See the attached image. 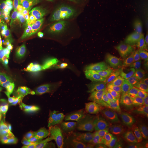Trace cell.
<instances>
[{
  "label": "cell",
  "mask_w": 148,
  "mask_h": 148,
  "mask_svg": "<svg viewBox=\"0 0 148 148\" xmlns=\"http://www.w3.org/2000/svg\"><path fill=\"white\" fill-rule=\"evenodd\" d=\"M87 140L84 131L79 129L71 127L67 128L59 140V144H74Z\"/></svg>",
  "instance_id": "cell-8"
},
{
  "label": "cell",
  "mask_w": 148,
  "mask_h": 148,
  "mask_svg": "<svg viewBox=\"0 0 148 148\" xmlns=\"http://www.w3.org/2000/svg\"><path fill=\"white\" fill-rule=\"evenodd\" d=\"M133 44L121 41L105 48L97 54L95 63L103 67H115L125 63L130 58Z\"/></svg>",
  "instance_id": "cell-2"
},
{
  "label": "cell",
  "mask_w": 148,
  "mask_h": 148,
  "mask_svg": "<svg viewBox=\"0 0 148 148\" xmlns=\"http://www.w3.org/2000/svg\"><path fill=\"white\" fill-rule=\"evenodd\" d=\"M0 148H11L9 146L7 145H0Z\"/></svg>",
  "instance_id": "cell-40"
},
{
  "label": "cell",
  "mask_w": 148,
  "mask_h": 148,
  "mask_svg": "<svg viewBox=\"0 0 148 148\" xmlns=\"http://www.w3.org/2000/svg\"><path fill=\"white\" fill-rule=\"evenodd\" d=\"M116 124V120L111 116H99L92 119L84 131L87 140L99 136L104 131L114 128Z\"/></svg>",
  "instance_id": "cell-6"
},
{
  "label": "cell",
  "mask_w": 148,
  "mask_h": 148,
  "mask_svg": "<svg viewBox=\"0 0 148 148\" xmlns=\"http://www.w3.org/2000/svg\"><path fill=\"white\" fill-rule=\"evenodd\" d=\"M10 110L8 98L5 95L0 99V122L1 123H4V117Z\"/></svg>",
  "instance_id": "cell-16"
},
{
  "label": "cell",
  "mask_w": 148,
  "mask_h": 148,
  "mask_svg": "<svg viewBox=\"0 0 148 148\" xmlns=\"http://www.w3.org/2000/svg\"><path fill=\"white\" fill-rule=\"evenodd\" d=\"M75 71L80 75H84L87 73V68L86 65L82 64H79L75 66Z\"/></svg>",
  "instance_id": "cell-30"
},
{
  "label": "cell",
  "mask_w": 148,
  "mask_h": 148,
  "mask_svg": "<svg viewBox=\"0 0 148 148\" xmlns=\"http://www.w3.org/2000/svg\"><path fill=\"white\" fill-rule=\"evenodd\" d=\"M148 29V19L136 11L125 10L114 16L101 37L103 43L119 42L137 37Z\"/></svg>",
  "instance_id": "cell-1"
},
{
  "label": "cell",
  "mask_w": 148,
  "mask_h": 148,
  "mask_svg": "<svg viewBox=\"0 0 148 148\" xmlns=\"http://www.w3.org/2000/svg\"><path fill=\"white\" fill-rule=\"evenodd\" d=\"M16 118H14L12 120H11V121L5 123V126L7 130L11 134L14 135L15 134V130L16 127Z\"/></svg>",
  "instance_id": "cell-28"
},
{
  "label": "cell",
  "mask_w": 148,
  "mask_h": 148,
  "mask_svg": "<svg viewBox=\"0 0 148 148\" xmlns=\"http://www.w3.org/2000/svg\"><path fill=\"white\" fill-rule=\"evenodd\" d=\"M88 39V36H86L79 39L59 45L54 49L60 50L62 52L68 69L76 63L82 56L87 47Z\"/></svg>",
  "instance_id": "cell-4"
},
{
  "label": "cell",
  "mask_w": 148,
  "mask_h": 148,
  "mask_svg": "<svg viewBox=\"0 0 148 148\" xmlns=\"http://www.w3.org/2000/svg\"><path fill=\"white\" fill-rule=\"evenodd\" d=\"M5 96V85L0 68V99L2 98Z\"/></svg>",
  "instance_id": "cell-32"
},
{
  "label": "cell",
  "mask_w": 148,
  "mask_h": 148,
  "mask_svg": "<svg viewBox=\"0 0 148 148\" xmlns=\"http://www.w3.org/2000/svg\"><path fill=\"white\" fill-rule=\"evenodd\" d=\"M48 32L53 42V46H52V48H53V47L58 44L59 42V31L58 28H55V29H52L48 31Z\"/></svg>",
  "instance_id": "cell-25"
},
{
  "label": "cell",
  "mask_w": 148,
  "mask_h": 148,
  "mask_svg": "<svg viewBox=\"0 0 148 148\" xmlns=\"http://www.w3.org/2000/svg\"><path fill=\"white\" fill-rule=\"evenodd\" d=\"M36 23L34 21H27L23 32V38L20 46L21 52H24L25 48L34 37V32Z\"/></svg>",
  "instance_id": "cell-10"
},
{
  "label": "cell",
  "mask_w": 148,
  "mask_h": 148,
  "mask_svg": "<svg viewBox=\"0 0 148 148\" xmlns=\"http://www.w3.org/2000/svg\"><path fill=\"white\" fill-rule=\"evenodd\" d=\"M136 132L135 127L131 126H126L122 127L121 128L113 134L114 136L120 137H127L132 136Z\"/></svg>",
  "instance_id": "cell-18"
},
{
  "label": "cell",
  "mask_w": 148,
  "mask_h": 148,
  "mask_svg": "<svg viewBox=\"0 0 148 148\" xmlns=\"http://www.w3.org/2000/svg\"><path fill=\"white\" fill-rule=\"evenodd\" d=\"M66 69L64 64L62 63L58 57L52 53V56L49 60L47 66L44 71L42 77L47 79L53 75L62 73Z\"/></svg>",
  "instance_id": "cell-9"
},
{
  "label": "cell",
  "mask_w": 148,
  "mask_h": 148,
  "mask_svg": "<svg viewBox=\"0 0 148 148\" xmlns=\"http://www.w3.org/2000/svg\"><path fill=\"white\" fill-rule=\"evenodd\" d=\"M80 3L79 0H48L43 10L47 17L60 21L65 14Z\"/></svg>",
  "instance_id": "cell-5"
},
{
  "label": "cell",
  "mask_w": 148,
  "mask_h": 148,
  "mask_svg": "<svg viewBox=\"0 0 148 148\" xmlns=\"http://www.w3.org/2000/svg\"><path fill=\"white\" fill-rule=\"evenodd\" d=\"M13 8L11 2L5 1L0 3V18L3 21H6L12 14Z\"/></svg>",
  "instance_id": "cell-13"
},
{
  "label": "cell",
  "mask_w": 148,
  "mask_h": 148,
  "mask_svg": "<svg viewBox=\"0 0 148 148\" xmlns=\"http://www.w3.org/2000/svg\"><path fill=\"white\" fill-rule=\"evenodd\" d=\"M59 40L58 43L56 46H55L54 47H53V48L56 47L57 46H58L59 44L67 42H69L70 41L74 40L69 32L65 30H60V32H59ZM53 48H52V49H53Z\"/></svg>",
  "instance_id": "cell-23"
},
{
  "label": "cell",
  "mask_w": 148,
  "mask_h": 148,
  "mask_svg": "<svg viewBox=\"0 0 148 148\" xmlns=\"http://www.w3.org/2000/svg\"><path fill=\"white\" fill-rule=\"evenodd\" d=\"M48 0H36L38 9H43L45 3Z\"/></svg>",
  "instance_id": "cell-35"
},
{
  "label": "cell",
  "mask_w": 148,
  "mask_h": 148,
  "mask_svg": "<svg viewBox=\"0 0 148 148\" xmlns=\"http://www.w3.org/2000/svg\"><path fill=\"white\" fill-rule=\"evenodd\" d=\"M52 104V97L51 90L49 88H46L32 97V112L36 116H44L50 110Z\"/></svg>",
  "instance_id": "cell-7"
},
{
  "label": "cell",
  "mask_w": 148,
  "mask_h": 148,
  "mask_svg": "<svg viewBox=\"0 0 148 148\" xmlns=\"http://www.w3.org/2000/svg\"><path fill=\"white\" fill-rule=\"evenodd\" d=\"M91 1H93L95 2H100L102 3H107V1L106 0H91Z\"/></svg>",
  "instance_id": "cell-38"
},
{
  "label": "cell",
  "mask_w": 148,
  "mask_h": 148,
  "mask_svg": "<svg viewBox=\"0 0 148 148\" xmlns=\"http://www.w3.org/2000/svg\"><path fill=\"white\" fill-rule=\"evenodd\" d=\"M7 98L10 111L14 114L15 116L18 117V111L21 106V101L16 99L14 96L7 97Z\"/></svg>",
  "instance_id": "cell-17"
},
{
  "label": "cell",
  "mask_w": 148,
  "mask_h": 148,
  "mask_svg": "<svg viewBox=\"0 0 148 148\" xmlns=\"http://www.w3.org/2000/svg\"><path fill=\"white\" fill-rule=\"evenodd\" d=\"M34 38H36L41 47L49 49L52 52L53 42L47 31L44 28H42L36 35H35Z\"/></svg>",
  "instance_id": "cell-12"
},
{
  "label": "cell",
  "mask_w": 148,
  "mask_h": 148,
  "mask_svg": "<svg viewBox=\"0 0 148 148\" xmlns=\"http://www.w3.org/2000/svg\"><path fill=\"white\" fill-rule=\"evenodd\" d=\"M11 63H12V59L9 58L5 60L2 62V69L4 70L5 73H8L10 69L11 68Z\"/></svg>",
  "instance_id": "cell-31"
},
{
  "label": "cell",
  "mask_w": 148,
  "mask_h": 148,
  "mask_svg": "<svg viewBox=\"0 0 148 148\" xmlns=\"http://www.w3.org/2000/svg\"><path fill=\"white\" fill-rule=\"evenodd\" d=\"M6 21L9 24L11 25H21V23L18 21L16 18L12 15Z\"/></svg>",
  "instance_id": "cell-34"
},
{
  "label": "cell",
  "mask_w": 148,
  "mask_h": 148,
  "mask_svg": "<svg viewBox=\"0 0 148 148\" xmlns=\"http://www.w3.org/2000/svg\"><path fill=\"white\" fill-rule=\"evenodd\" d=\"M15 56L14 51L11 46L5 42V44L0 53V62H2L7 59L12 58Z\"/></svg>",
  "instance_id": "cell-14"
},
{
  "label": "cell",
  "mask_w": 148,
  "mask_h": 148,
  "mask_svg": "<svg viewBox=\"0 0 148 148\" xmlns=\"http://www.w3.org/2000/svg\"><path fill=\"white\" fill-rule=\"evenodd\" d=\"M11 5L13 10L16 11L25 10L27 6L23 0H12L11 2Z\"/></svg>",
  "instance_id": "cell-26"
},
{
  "label": "cell",
  "mask_w": 148,
  "mask_h": 148,
  "mask_svg": "<svg viewBox=\"0 0 148 148\" xmlns=\"http://www.w3.org/2000/svg\"><path fill=\"white\" fill-rule=\"evenodd\" d=\"M13 96L16 97V99L22 101L25 98L26 93L25 92L22 88V87H20L14 91L13 93Z\"/></svg>",
  "instance_id": "cell-29"
},
{
  "label": "cell",
  "mask_w": 148,
  "mask_h": 148,
  "mask_svg": "<svg viewBox=\"0 0 148 148\" xmlns=\"http://www.w3.org/2000/svg\"><path fill=\"white\" fill-rule=\"evenodd\" d=\"M21 37V33L19 32V30L11 31L7 36V38L10 40L13 46H16L18 45Z\"/></svg>",
  "instance_id": "cell-21"
},
{
  "label": "cell",
  "mask_w": 148,
  "mask_h": 148,
  "mask_svg": "<svg viewBox=\"0 0 148 148\" xmlns=\"http://www.w3.org/2000/svg\"><path fill=\"white\" fill-rule=\"evenodd\" d=\"M66 130V127L65 126H63L60 127L54 133L53 137H49L48 139V141L53 142V143H58L59 140H60V138L62 136L63 134L65 131Z\"/></svg>",
  "instance_id": "cell-22"
},
{
  "label": "cell",
  "mask_w": 148,
  "mask_h": 148,
  "mask_svg": "<svg viewBox=\"0 0 148 148\" xmlns=\"http://www.w3.org/2000/svg\"><path fill=\"white\" fill-rule=\"evenodd\" d=\"M7 74H8L10 78L16 77L19 79L23 85H25L27 82L23 75L21 61L16 56L12 58L11 68Z\"/></svg>",
  "instance_id": "cell-11"
},
{
  "label": "cell",
  "mask_w": 148,
  "mask_h": 148,
  "mask_svg": "<svg viewBox=\"0 0 148 148\" xmlns=\"http://www.w3.org/2000/svg\"><path fill=\"white\" fill-rule=\"evenodd\" d=\"M3 21L1 18H0V36L5 38L3 37V34H2V30H3Z\"/></svg>",
  "instance_id": "cell-37"
},
{
  "label": "cell",
  "mask_w": 148,
  "mask_h": 148,
  "mask_svg": "<svg viewBox=\"0 0 148 148\" xmlns=\"http://www.w3.org/2000/svg\"><path fill=\"white\" fill-rule=\"evenodd\" d=\"M47 18L46 13L45 11L37 10L34 14V20L36 24H42Z\"/></svg>",
  "instance_id": "cell-24"
},
{
  "label": "cell",
  "mask_w": 148,
  "mask_h": 148,
  "mask_svg": "<svg viewBox=\"0 0 148 148\" xmlns=\"http://www.w3.org/2000/svg\"><path fill=\"white\" fill-rule=\"evenodd\" d=\"M137 1H140L141 2H143L144 3H146L148 5V0H137Z\"/></svg>",
  "instance_id": "cell-39"
},
{
  "label": "cell",
  "mask_w": 148,
  "mask_h": 148,
  "mask_svg": "<svg viewBox=\"0 0 148 148\" xmlns=\"http://www.w3.org/2000/svg\"><path fill=\"white\" fill-rule=\"evenodd\" d=\"M4 85L8 90L11 91H15L19 87L24 86L21 81L16 77L10 78V80H5L4 82Z\"/></svg>",
  "instance_id": "cell-19"
},
{
  "label": "cell",
  "mask_w": 148,
  "mask_h": 148,
  "mask_svg": "<svg viewBox=\"0 0 148 148\" xmlns=\"http://www.w3.org/2000/svg\"><path fill=\"white\" fill-rule=\"evenodd\" d=\"M42 24L43 28L48 32L53 29L58 28L59 21L52 18H47Z\"/></svg>",
  "instance_id": "cell-20"
},
{
  "label": "cell",
  "mask_w": 148,
  "mask_h": 148,
  "mask_svg": "<svg viewBox=\"0 0 148 148\" xmlns=\"http://www.w3.org/2000/svg\"><path fill=\"white\" fill-rule=\"evenodd\" d=\"M95 25V21L92 18L79 13H73L66 16L59 24L58 28L68 32L74 40L86 36Z\"/></svg>",
  "instance_id": "cell-3"
},
{
  "label": "cell",
  "mask_w": 148,
  "mask_h": 148,
  "mask_svg": "<svg viewBox=\"0 0 148 148\" xmlns=\"http://www.w3.org/2000/svg\"><path fill=\"white\" fill-rule=\"evenodd\" d=\"M27 8L28 16L27 21H34V14L36 11L38 10L36 0H27Z\"/></svg>",
  "instance_id": "cell-15"
},
{
  "label": "cell",
  "mask_w": 148,
  "mask_h": 148,
  "mask_svg": "<svg viewBox=\"0 0 148 148\" xmlns=\"http://www.w3.org/2000/svg\"><path fill=\"white\" fill-rule=\"evenodd\" d=\"M15 117L16 116H15L14 114L12 111L10 110L6 114L5 116L4 117V123L11 121V120L15 118Z\"/></svg>",
  "instance_id": "cell-33"
},
{
  "label": "cell",
  "mask_w": 148,
  "mask_h": 148,
  "mask_svg": "<svg viewBox=\"0 0 148 148\" xmlns=\"http://www.w3.org/2000/svg\"><path fill=\"white\" fill-rule=\"evenodd\" d=\"M11 15L15 17L16 19L19 22L21 23V21L25 18L27 15V12L25 10H21L19 11L13 10Z\"/></svg>",
  "instance_id": "cell-27"
},
{
  "label": "cell",
  "mask_w": 148,
  "mask_h": 148,
  "mask_svg": "<svg viewBox=\"0 0 148 148\" xmlns=\"http://www.w3.org/2000/svg\"><path fill=\"white\" fill-rule=\"evenodd\" d=\"M5 42L6 41H5V38H3V37L0 36V53H1L2 48L3 47Z\"/></svg>",
  "instance_id": "cell-36"
}]
</instances>
